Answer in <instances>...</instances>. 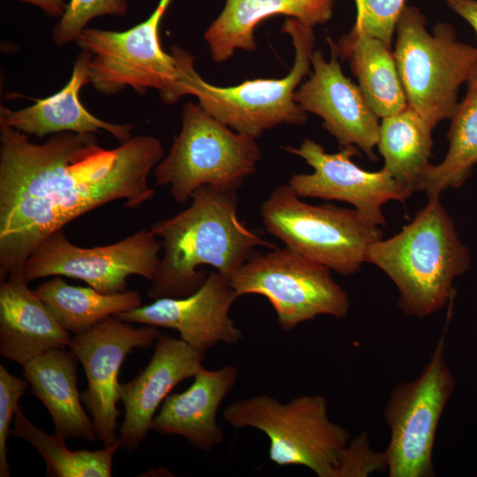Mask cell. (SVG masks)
<instances>
[{
	"label": "cell",
	"instance_id": "277c9868",
	"mask_svg": "<svg viewBox=\"0 0 477 477\" xmlns=\"http://www.w3.org/2000/svg\"><path fill=\"white\" fill-rule=\"evenodd\" d=\"M171 0H160L149 17L125 31L86 27L77 43L91 53L89 83L101 94L111 95L126 87L144 95L155 89L167 104L187 95L186 82L195 69V58L173 45L163 49L160 25Z\"/></svg>",
	"mask_w": 477,
	"mask_h": 477
},
{
	"label": "cell",
	"instance_id": "7402d4cb",
	"mask_svg": "<svg viewBox=\"0 0 477 477\" xmlns=\"http://www.w3.org/2000/svg\"><path fill=\"white\" fill-rule=\"evenodd\" d=\"M77 360L72 351L52 349L23 365V375L49 411L57 435L92 442L97 436L81 405Z\"/></svg>",
	"mask_w": 477,
	"mask_h": 477
},
{
	"label": "cell",
	"instance_id": "cb8c5ba5",
	"mask_svg": "<svg viewBox=\"0 0 477 477\" xmlns=\"http://www.w3.org/2000/svg\"><path fill=\"white\" fill-rule=\"evenodd\" d=\"M381 119L377 148L383 167L411 192L422 191L431 166L434 127L408 105Z\"/></svg>",
	"mask_w": 477,
	"mask_h": 477
},
{
	"label": "cell",
	"instance_id": "ac0fdd59",
	"mask_svg": "<svg viewBox=\"0 0 477 477\" xmlns=\"http://www.w3.org/2000/svg\"><path fill=\"white\" fill-rule=\"evenodd\" d=\"M238 376V368L232 365L215 370L202 367L186 390L165 398L153 419L151 430L180 435L193 447L209 452L224 440L217 411Z\"/></svg>",
	"mask_w": 477,
	"mask_h": 477
},
{
	"label": "cell",
	"instance_id": "9c48e42d",
	"mask_svg": "<svg viewBox=\"0 0 477 477\" xmlns=\"http://www.w3.org/2000/svg\"><path fill=\"white\" fill-rule=\"evenodd\" d=\"M281 31L291 37L294 61L280 79H255L231 87L214 86L193 71L186 81L188 95L213 117L237 132L258 139L281 125H302L307 112L294 101V93L311 72L315 36L312 26L287 18Z\"/></svg>",
	"mask_w": 477,
	"mask_h": 477
},
{
	"label": "cell",
	"instance_id": "f1b7e54d",
	"mask_svg": "<svg viewBox=\"0 0 477 477\" xmlns=\"http://www.w3.org/2000/svg\"><path fill=\"white\" fill-rule=\"evenodd\" d=\"M356 19L353 29L368 34L391 49L397 23L405 0H354Z\"/></svg>",
	"mask_w": 477,
	"mask_h": 477
},
{
	"label": "cell",
	"instance_id": "83f0119b",
	"mask_svg": "<svg viewBox=\"0 0 477 477\" xmlns=\"http://www.w3.org/2000/svg\"><path fill=\"white\" fill-rule=\"evenodd\" d=\"M126 11L125 0H70L53 28V41L58 46L77 42L91 19L103 15L124 17Z\"/></svg>",
	"mask_w": 477,
	"mask_h": 477
},
{
	"label": "cell",
	"instance_id": "d6a6232c",
	"mask_svg": "<svg viewBox=\"0 0 477 477\" xmlns=\"http://www.w3.org/2000/svg\"><path fill=\"white\" fill-rule=\"evenodd\" d=\"M22 2L33 4L46 14L54 18H61L66 9V4L64 0H20Z\"/></svg>",
	"mask_w": 477,
	"mask_h": 477
},
{
	"label": "cell",
	"instance_id": "4dcf8cb0",
	"mask_svg": "<svg viewBox=\"0 0 477 477\" xmlns=\"http://www.w3.org/2000/svg\"><path fill=\"white\" fill-rule=\"evenodd\" d=\"M26 380L14 376L0 365V476L9 477L10 466L7 461L6 442L11 435V422L13 420L19 400L29 387Z\"/></svg>",
	"mask_w": 477,
	"mask_h": 477
},
{
	"label": "cell",
	"instance_id": "4316f807",
	"mask_svg": "<svg viewBox=\"0 0 477 477\" xmlns=\"http://www.w3.org/2000/svg\"><path fill=\"white\" fill-rule=\"evenodd\" d=\"M10 434L32 444L45 460L47 475L53 477H110L112 458L120 447L117 441L97 450H71L64 438L48 435L35 427L19 405Z\"/></svg>",
	"mask_w": 477,
	"mask_h": 477
},
{
	"label": "cell",
	"instance_id": "1f68e13d",
	"mask_svg": "<svg viewBox=\"0 0 477 477\" xmlns=\"http://www.w3.org/2000/svg\"><path fill=\"white\" fill-rule=\"evenodd\" d=\"M456 14L463 18L477 34V0H443Z\"/></svg>",
	"mask_w": 477,
	"mask_h": 477
},
{
	"label": "cell",
	"instance_id": "5b68a950",
	"mask_svg": "<svg viewBox=\"0 0 477 477\" xmlns=\"http://www.w3.org/2000/svg\"><path fill=\"white\" fill-rule=\"evenodd\" d=\"M426 25L420 9L405 4L393 56L407 105L435 127L454 115L461 85L477 70V47L458 41L449 23L435 24L432 34Z\"/></svg>",
	"mask_w": 477,
	"mask_h": 477
},
{
	"label": "cell",
	"instance_id": "2e32d148",
	"mask_svg": "<svg viewBox=\"0 0 477 477\" xmlns=\"http://www.w3.org/2000/svg\"><path fill=\"white\" fill-rule=\"evenodd\" d=\"M340 59L331 52L326 60L321 50L311 57L313 72L294 93V101L306 111L322 119L323 128L340 148L357 147L375 161L380 131L379 117L364 98L360 87L346 77Z\"/></svg>",
	"mask_w": 477,
	"mask_h": 477
},
{
	"label": "cell",
	"instance_id": "ba28073f",
	"mask_svg": "<svg viewBox=\"0 0 477 477\" xmlns=\"http://www.w3.org/2000/svg\"><path fill=\"white\" fill-rule=\"evenodd\" d=\"M266 231L309 260L343 276L357 273L379 226L355 208L304 202L288 185L275 187L260 208Z\"/></svg>",
	"mask_w": 477,
	"mask_h": 477
},
{
	"label": "cell",
	"instance_id": "ffe728a7",
	"mask_svg": "<svg viewBox=\"0 0 477 477\" xmlns=\"http://www.w3.org/2000/svg\"><path fill=\"white\" fill-rule=\"evenodd\" d=\"M67 331L44 302L30 290L23 275L0 283V355L25 365L52 349H64Z\"/></svg>",
	"mask_w": 477,
	"mask_h": 477
},
{
	"label": "cell",
	"instance_id": "d4e9b609",
	"mask_svg": "<svg viewBox=\"0 0 477 477\" xmlns=\"http://www.w3.org/2000/svg\"><path fill=\"white\" fill-rule=\"evenodd\" d=\"M34 292L57 321L74 335L110 316L142 306L140 295L135 291L104 294L90 286L70 285L59 276L43 282Z\"/></svg>",
	"mask_w": 477,
	"mask_h": 477
},
{
	"label": "cell",
	"instance_id": "5bb4252c",
	"mask_svg": "<svg viewBox=\"0 0 477 477\" xmlns=\"http://www.w3.org/2000/svg\"><path fill=\"white\" fill-rule=\"evenodd\" d=\"M160 335L156 327L138 328L110 316L71 337L68 347L81 363L87 382L81 400L92 416L97 439L104 446L117 441L119 369L129 353L150 347Z\"/></svg>",
	"mask_w": 477,
	"mask_h": 477
},
{
	"label": "cell",
	"instance_id": "7c38bea8",
	"mask_svg": "<svg viewBox=\"0 0 477 477\" xmlns=\"http://www.w3.org/2000/svg\"><path fill=\"white\" fill-rule=\"evenodd\" d=\"M163 244L150 229L141 228L114 244L82 247L72 244L60 229L42 240L28 256L23 278L64 276L84 281L95 291L111 294L127 290V277L155 276Z\"/></svg>",
	"mask_w": 477,
	"mask_h": 477
},
{
	"label": "cell",
	"instance_id": "4fadbf2b",
	"mask_svg": "<svg viewBox=\"0 0 477 477\" xmlns=\"http://www.w3.org/2000/svg\"><path fill=\"white\" fill-rule=\"evenodd\" d=\"M281 148L301 157L314 170L312 173L292 175L288 180L287 184L300 198L349 203L378 226L385 225L384 204L390 201L405 202L413 195L384 167L367 171L358 166L352 160L360 154L357 147L328 153L320 143L306 139L299 148L285 145Z\"/></svg>",
	"mask_w": 477,
	"mask_h": 477
},
{
	"label": "cell",
	"instance_id": "603a6c76",
	"mask_svg": "<svg viewBox=\"0 0 477 477\" xmlns=\"http://www.w3.org/2000/svg\"><path fill=\"white\" fill-rule=\"evenodd\" d=\"M327 41L330 52L349 63L364 98L380 118L407 107L391 49L379 39L353 28L336 42L331 38Z\"/></svg>",
	"mask_w": 477,
	"mask_h": 477
},
{
	"label": "cell",
	"instance_id": "52a82bcc",
	"mask_svg": "<svg viewBox=\"0 0 477 477\" xmlns=\"http://www.w3.org/2000/svg\"><path fill=\"white\" fill-rule=\"evenodd\" d=\"M261 158L256 139L235 132L199 103L188 102L168 155L155 167V186H169L175 202L183 205L203 186L238 190Z\"/></svg>",
	"mask_w": 477,
	"mask_h": 477
},
{
	"label": "cell",
	"instance_id": "6da1fadb",
	"mask_svg": "<svg viewBox=\"0 0 477 477\" xmlns=\"http://www.w3.org/2000/svg\"><path fill=\"white\" fill-rule=\"evenodd\" d=\"M0 280L23 275L48 236L115 201L135 208L155 196L148 185L163 147L150 135L102 148L94 133L64 132L42 144L0 122Z\"/></svg>",
	"mask_w": 477,
	"mask_h": 477
},
{
	"label": "cell",
	"instance_id": "3957f363",
	"mask_svg": "<svg viewBox=\"0 0 477 477\" xmlns=\"http://www.w3.org/2000/svg\"><path fill=\"white\" fill-rule=\"evenodd\" d=\"M366 262L394 283L403 312L424 319L450 299L453 283L469 269L471 255L440 197H430L400 231L369 246Z\"/></svg>",
	"mask_w": 477,
	"mask_h": 477
},
{
	"label": "cell",
	"instance_id": "484cf974",
	"mask_svg": "<svg viewBox=\"0 0 477 477\" xmlns=\"http://www.w3.org/2000/svg\"><path fill=\"white\" fill-rule=\"evenodd\" d=\"M466 84V94L450 118L448 151L441 163L431 164L427 173L422 191L428 198L461 187L477 164V70Z\"/></svg>",
	"mask_w": 477,
	"mask_h": 477
},
{
	"label": "cell",
	"instance_id": "8fae6325",
	"mask_svg": "<svg viewBox=\"0 0 477 477\" xmlns=\"http://www.w3.org/2000/svg\"><path fill=\"white\" fill-rule=\"evenodd\" d=\"M454 386L443 335L420 375L398 384L386 405L384 418L390 437L384 453L390 477L435 476V435Z\"/></svg>",
	"mask_w": 477,
	"mask_h": 477
},
{
	"label": "cell",
	"instance_id": "44dd1931",
	"mask_svg": "<svg viewBox=\"0 0 477 477\" xmlns=\"http://www.w3.org/2000/svg\"><path fill=\"white\" fill-rule=\"evenodd\" d=\"M334 3L335 0H225L223 9L203 37L212 60L225 62L237 49L256 50L254 29L262 20L284 15L314 27L330 20Z\"/></svg>",
	"mask_w": 477,
	"mask_h": 477
},
{
	"label": "cell",
	"instance_id": "7a4b0ae2",
	"mask_svg": "<svg viewBox=\"0 0 477 477\" xmlns=\"http://www.w3.org/2000/svg\"><path fill=\"white\" fill-rule=\"evenodd\" d=\"M237 192L201 186L186 209L150 225L163 244V255L148 289L151 299L193 294L208 275L200 269L203 266L231 279L256 247H276L239 219Z\"/></svg>",
	"mask_w": 477,
	"mask_h": 477
},
{
	"label": "cell",
	"instance_id": "d6986e66",
	"mask_svg": "<svg viewBox=\"0 0 477 477\" xmlns=\"http://www.w3.org/2000/svg\"><path fill=\"white\" fill-rule=\"evenodd\" d=\"M91 53L81 50L77 57L71 78L58 92L34 104L10 110L1 105L0 122L25 134L43 137L48 134L71 132L97 133L105 131L119 143L132 137V124H114L91 114L81 103L79 94L89 83Z\"/></svg>",
	"mask_w": 477,
	"mask_h": 477
},
{
	"label": "cell",
	"instance_id": "8992f818",
	"mask_svg": "<svg viewBox=\"0 0 477 477\" xmlns=\"http://www.w3.org/2000/svg\"><path fill=\"white\" fill-rule=\"evenodd\" d=\"M223 420L236 428H252L269 440V458L279 466H301L318 477H335L349 432L331 421L327 399L302 395L282 403L268 394L234 401Z\"/></svg>",
	"mask_w": 477,
	"mask_h": 477
},
{
	"label": "cell",
	"instance_id": "e0dca14e",
	"mask_svg": "<svg viewBox=\"0 0 477 477\" xmlns=\"http://www.w3.org/2000/svg\"><path fill=\"white\" fill-rule=\"evenodd\" d=\"M203 360L204 353L181 338L161 333L148 364L132 380L120 383L119 398L125 407L117 436L120 448L132 451L140 446L170 392L181 382L193 377L203 367Z\"/></svg>",
	"mask_w": 477,
	"mask_h": 477
},
{
	"label": "cell",
	"instance_id": "30bf717a",
	"mask_svg": "<svg viewBox=\"0 0 477 477\" xmlns=\"http://www.w3.org/2000/svg\"><path fill=\"white\" fill-rule=\"evenodd\" d=\"M328 268L293 249L256 252L230 279L238 297L259 294L276 311L279 327L289 331L319 315L342 319L350 299Z\"/></svg>",
	"mask_w": 477,
	"mask_h": 477
},
{
	"label": "cell",
	"instance_id": "f546056e",
	"mask_svg": "<svg viewBox=\"0 0 477 477\" xmlns=\"http://www.w3.org/2000/svg\"><path fill=\"white\" fill-rule=\"evenodd\" d=\"M387 468L385 453L374 451L367 434L361 432L349 443L338 460L335 477H366Z\"/></svg>",
	"mask_w": 477,
	"mask_h": 477
},
{
	"label": "cell",
	"instance_id": "9a60e30c",
	"mask_svg": "<svg viewBox=\"0 0 477 477\" xmlns=\"http://www.w3.org/2000/svg\"><path fill=\"white\" fill-rule=\"evenodd\" d=\"M238 298L230 279L215 270L193 294L157 299L113 316L130 323L175 329L184 342L205 353L219 344H235L243 338L229 314Z\"/></svg>",
	"mask_w": 477,
	"mask_h": 477
}]
</instances>
